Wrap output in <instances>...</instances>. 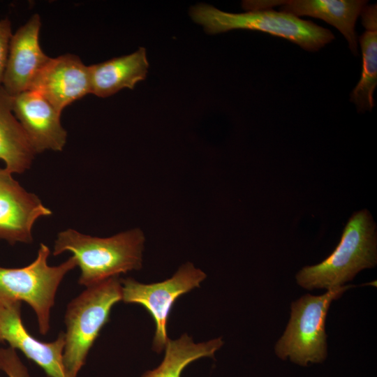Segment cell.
<instances>
[{
	"label": "cell",
	"mask_w": 377,
	"mask_h": 377,
	"mask_svg": "<svg viewBox=\"0 0 377 377\" xmlns=\"http://www.w3.org/2000/svg\"><path fill=\"white\" fill-rule=\"evenodd\" d=\"M89 66L91 94L101 98L110 96L122 89H134L145 80L149 62L145 47L133 53Z\"/></svg>",
	"instance_id": "cell-14"
},
{
	"label": "cell",
	"mask_w": 377,
	"mask_h": 377,
	"mask_svg": "<svg viewBox=\"0 0 377 377\" xmlns=\"http://www.w3.org/2000/svg\"><path fill=\"white\" fill-rule=\"evenodd\" d=\"M121 279L113 276L86 288L68 304L64 321L63 363L67 377H77L88 353L109 321L113 306L121 301Z\"/></svg>",
	"instance_id": "cell-3"
},
{
	"label": "cell",
	"mask_w": 377,
	"mask_h": 377,
	"mask_svg": "<svg viewBox=\"0 0 377 377\" xmlns=\"http://www.w3.org/2000/svg\"><path fill=\"white\" fill-rule=\"evenodd\" d=\"M0 370L8 377H30L27 368L16 350L10 347L0 348Z\"/></svg>",
	"instance_id": "cell-18"
},
{
	"label": "cell",
	"mask_w": 377,
	"mask_h": 377,
	"mask_svg": "<svg viewBox=\"0 0 377 377\" xmlns=\"http://www.w3.org/2000/svg\"><path fill=\"white\" fill-rule=\"evenodd\" d=\"M29 90L40 94L61 112L75 101L91 94L89 66L73 54L51 58Z\"/></svg>",
	"instance_id": "cell-13"
},
{
	"label": "cell",
	"mask_w": 377,
	"mask_h": 377,
	"mask_svg": "<svg viewBox=\"0 0 377 377\" xmlns=\"http://www.w3.org/2000/svg\"><path fill=\"white\" fill-rule=\"evenodd\" d=\"M377 9L376 4L366 6L360 15L365 32L360 38L362 54V73L350 94L360 112L371 110L375 105L374 92L377 84Z\"/></svg>",
	"instance_id": "cell-16"
},
{
	"label": "cell",
	"mask_w": 377,
	"mask_h": 377,
	"mask_svg": "<svg viewBox=\"0 0 377 377\" xmlns=\"http://www.w3.org/2000/svg\"><path fill=\"white\" fill-rule=\"evenodd\" d=\"M13 36L11 23L9 19L0 20V86L2 85L6 66L10 44Z\"/></svg>",
	"instance_id": "cell-19"
},
{
	"label": "cell",
	"mask_w": 377,
	"mask_h": 377,
	"mask_svg": "<svg viewBox=\"0 0 377 377\" xmlns=\"http://www.w3.org/2000/svg\"><path fill=\"white\" fill-rule=\"evenodd\" d=\"M50 254V248L40 243L36 258L27 266L0 267V304L27 302L36 313L43 335L50 330V311L57 289L66 274L77 266L73 256L59 265L50 266L47 263Z\"/></svg>",
	"instance_id": "cell-6"
},
{
	"label": "cell",
	"mask_w": 377,
	"mask_h": 377,
	"mask_svg": "<svg viewBox=\"0 0 377 377\" xmlns=\"http://www.w3.org/2000/svg\"><path fill=\"white\" fill-rule=\"evenodd\" d=\"M13 96L0 86V160L5 168L20 174L30 168L36 154L12 106Z\"/></svg>",
	"instance_id": "cell-15"
},
{
	"label": "cell",
	"mask_w": 377,
	"mask_h": 377,
	"mask_svg": "<svg viewBox=\"0 0 377 377\" xmlns=\"http://www.w3.org/2000/svg\"><path fill=\"white\" fill-rule=\"evenodd\" d=\"M367 3V1L363 0H263L244 1L242 6L249 10L280 6L281 12L298 17L311 16L323 20L343 35L352 53L357 55V38L355 25Z\"/></svg>",
	"instance_id": "cell-12"
},
{
	"label": "cell",
	"mask_w": 377,
	"mask_h": 377,
	"mask_svg": "<svg viewBox=\"0 0 377 377\" xmlns=\"http://www.w3.org/2000/svg\"><path fill=\"white\" fill-rule=\"evenodd\" d=\"M5 168H0V239L10 244L33 242L36 221L52 212L34 193L28 192Z\"/></svg>",
	"instance_id": "cell-8"
},
{
	"label": "cell",
	"mask_w": 377,
	"mask_h": 377,
	"mask_svg": "<svg viewBox=\"0 0 377 377\" xmlns=\"http://www.w3.org/2000/svg\"><path fill=\"white\" fill-rule=\"evenodd\" d=\"M12 106L36 154L63 150L67 132L61 123V112L43 96L27 90L13 96Z\"/></svg>",
	"instance_id": "cell-9"
},
{
	"label": "cell",
	"mask_w": 377,
	"mask_h": 377,
	"mask_svg": "<svg viewBox=\"0 0 377 377\" xmlns=\"http://www.w3.org/2000/svg\"><path fill=\"white\" fill-rule=\"evenodd\" d=\"M376 263V226L369 212L364 209L350 218L334 251L321 263L302 268L295 279L306 290H328L345 286L360 271Z\"/></svg>",
	"instance_id": "cell-2"
},
{
	"label": "cell",
	"mask_w": 377,
	"mask_h": 377,
	"mask_svg": "<svg viewBox=\"0 0 377 377\" xmlns=\"http://www.w3.org/2000/svg\"><path fill=\"white\" fill-rule=\"evenodd\" d=\"M20 302L0 304V341L20 350L39 366L48 377H67L63 363L64 333L50 342L34 337L24 326Z\"/></svg>",
	"instance_id": "cell-10"
},
{
	"label": "cell",
	"mask_w": 377,
	"mask_h": 377,
	"mask_svg": "<svg viewBox=\"0 0 377 377\" xmlns=\"http://www.w3.org/2000/svg\"><path fill=\"white\" fill-rule=\"evenodd\" d=\"M40 17L36 13L13 34L2 82L10 96L29 90L51 59L40 47Z\"/></svg>",
	"instance_id": "cell-11"
},
{
	"label": "cell",
	"mask_w": 377,
	"mask_h": 377,
	"mask_svg": "<svg viewBox=\"0 0 377 377\" xmlns=\"http://www.w3.org/2000/svg\"><path fill=\"white\" fill-rule=\"evenodd\" d=\"M350 287L330 288L320 295L306 294L293 302L288 325L274 346L276 355L302 367L323 362L327 355L328 310L332 302Z\"/></svg>",
	"instance_id": "cell-5"
},
{
	"label": "cell",
	"mask_w": 377,
	"mask_h": 377,
	"mask_svg": "<svg viewBox=\"0 0 377 377\" xmlns=\"http://www.w3.org/2000/svg\"><path fill=\"white\" fill-rule=\"evenodd\" d=\"M223 345L221 337L200 343H195L186 334L174 340L169 339L161 364L141 377H181L188 364L200 358L214 357Z\"/></svg>",
	"instance_id": "cell-17"
},
{
	"label": "cell",
	"mask_w": 377,
	"mask_h": 377,
	"mask_svg": "<svg viewBox=\"0 0 377 377\" xmlns=\"http://www.w3.org/2000/svg\"><path fill=\"white\" fill-rule=\"evenodd\" d=\"M190 15L210 34L233 29L259 31L286 38L310 52L318 51L334 38L329 29L311 21L272 9L230 13L200 3L191 8Z\"/></svg>",
	"instance_id": "cell-4"
},
{
	"label": "cell",
	"mask_w": 377,
	"mask_h": 377,
	"mask_svg": "<svg viewBox=\"0 0 377 377\" xmlns=\"http://www.w3.org/2000/svg\"><path fill=\"white\" fill-rule=\"evenodd\" d=\"M145 237L139 228L108 237L82 234L68 228L57 234L52 254L69 251L80 269V285L86 288L142 266Z\"/></svg>",
	"instance_id": "cell-1"
},
{
	"label": "cell",
	"mask_w": 377,
	"mask_h": 377,
	"mask_svg": "<svg viewBox=\"0 0 377 377\" xmlns=\"http://www.w3.org/2000/svg\"><path fill=\"white\" fill-rule=\"evenodd\" d=\"M206 274L192 263L181 265L169 279L153 283H142L133 278L121 279V301L142 306L155 325L152 348L156 353L164 350L169 340L167 331L170 313L176 300L199 288Z\"/></svg>",
	"instance_id": "cell-7"
}]
</instances>
